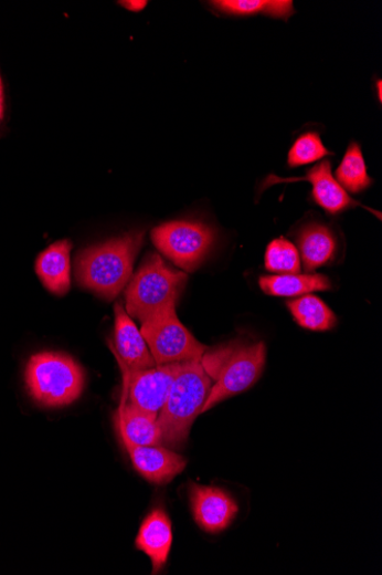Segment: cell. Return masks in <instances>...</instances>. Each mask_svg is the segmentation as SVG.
Segmentation results:
<instances>
[{"label": "cell", "instance_id": "d6986e66", "mask_svg": "<svg viewBox=\"0 0 382 575\" xmlns=\"http://www.w3.org/2000/svg\"><path fill=\"white\" fill-rule=\"evenodd\" d=\"M211 4L220 12L230 15L264 14L286 20L295 13L290 0H219Z\"/></svg>", "mask_w": 382, "mask_h": 575}, {"label": "cell", "instance_id": "2e32d148", "mask_svg": "<svg viewBox=\"0 0 382 575\" xmlns=\"http://www.w3.org/2000/svg\"><path fill=\"white\" fill-rule=\"evenodd\" d=\"M298 245L307 272L331 262L337 251V241L332 231L322 224L305 227L298 236Z\"/></svg>", "mask_w": 382, "mask_h": 575}, {"label": "cell", "instance_id": "ba28073f", "mask_svg": "<svg viewBox=\"0 0 382 575\" xmlns=\"http://www.w3.org/2000/svg\"><path fill=\"white\" fill-rule=\"evenodd\" d=\"M181 365L156 366L129 373L123 369L124 395L121 400L145 411L158 415L170 395L171 387L181 372Z\"/></svg>", "mask_w": 382, "mask_h": 575}, {"label": "cell", "instance_id": "7a4b0ae2", "mask_svg": "<svg viewBox=\"0 0 382 575\" xmlns=\"http://www.w3.org/2000/svg\"><path fill=\"white\" fill-rule=\"evenodd\" d=\"M201 365L213 381L203 414L258 381L266 365V346L237 339L206 351Z\"/></svg>", "mask_w": 382, "mask_h": 575}, {"label": "cell", "instance_id": "5b68a950", "mask_svg": "<svg viewBox=\"0 0 382 575\" xmlns=\"http://www.w3.org/2000/svg\"><path fill=\"white\" fill-rule=\"evenodd\" d=\"M25 384L31 398L42 407L72 405L82 396L84 370L71 356L43 352L31 356L25 369Z\"/></svg>", "mask_w": 382, "mask_h": 575}, {"label": "cell", "instance_id": "4fadbf2b", "mask_svg": "<svg viewBox=\"0 0 382 575\" xmlns=\"http://www.w3.org/2000/svg\"><path fill=\"white\" fill-rule=\"evenodd\" d=\"M273 179V184H278V181H297L305 180L311 185L312 191L311 196L314 201L322 207L328 215L336 216L341 213V211L359 205L352 198L349 197L348 192H346L341 186L338 184L337 179L332 175L331 164L328 160H325L311 169H309L305 177L299 179H279L275 177Z\"/></svg>", "mask_w": 382, "mask_h": 575}, {"label": "cell", "instance_id": "8fae6325", "mask_svg": "<svg viewBox=\"0 0 382 575\" xmlns=\"http://www.w3.org/2000/svg\"><path fill=\"white\" fill-rule=\"evenodd\" d=\"M121 442L129 452L135 469L156 485H166L187 467L185 459L168 448Z\"/></svg>", "mask_w": 382, "mask_h": 575}, {"label": "cell", "instance_id": "8992f818", "mask_svg": "<svg viewBox=\"0 0 382 575\" xmlns=\"http://www.w3.org/2000/svg\"><path fill=\"white\" fill-rule=\"evenodd\" d=\"M141 333L157 366L198 362L209 349L179 321L176 310L142 323Z\"/></svg>", "mask_w": 382, "mask_h": 575}, {"label": "cell", "instance_id": "3957f363", "mask_svg": "<svg viewBox=\"0 0 382 575\" xmlns=\"http://www.w3.org/2000/svg\"><path fill=\"white\" fill-rule=\"evenodd\" d=\"M211 387L212 380L203 369L201 360L184 363L166 405L157 417L162 432V443L180 448L187 442L191 427L202 414Z\"/></svg>", "mask_w": 382, "mask_h": 575}, {"label": "cell", "instance_id": "9a60e30c", "mask_svg": "<svg viewBox=\"0 0 382 575\" xmlns=\"http://www.w3.org/2000/svg\"><path fill=\"white\" fill-rule=\"evenodd\" d=\"M158 415L145 411L121 400L115 417L116 429L121 441L137 446L162 445V432L159 429Z\"/></svg>", "mask_w": 382, "mask_h": 575}, {"label": "cell", "instance_id": "e0dca14e", "mask_svg": "<svg viewBox=\"0 0 382 575\" xmlns=\"http://www.w3.org/2000/svg\"><path fill=\"white\" fill-rule=\"evenodd\" d=\"M259 285L266 294L280 297H297L312 292L329 291L332 288L327 276L318 274L264 276Z\"/></svg>", "mask_w": 382, "mask_h": 575}, {"label": "cell", "instance_id": "7402d4cb", "mask_svg": "<svg viewBox=\"0 0 382 575\" xmlns=\"http://www.w3.org/2000/svg\"><path fill=\"white\" fill-rule=\"evenodd\" d=\"M330 155L331 153L325 146L320 135L317 133H306L293 145L288 157V165L290 168H297L320 161Z\"/></svg>", "mask_w": 382, "mask_h": 575}, {"label": "cell", "instance_id": "603a6c76", "mask_svg": "<svg viewBox=\"0 0 382 575\" xmlns=\"http://www.w3.org/2000/svg\"><path fill=\"white\" fill-rule=\"evenodd\" d=\"M121 7L132 12H140L147 7V2H138V0H129V2H119Z\"/></svg>", "mask_w": 382, "mask_h": 575}, {"label": "cell", "instance_id": "cb8c5ba5", "mask_svg": "<svg viewBox=\"0 0 382 575\" xmlns=\"http://www.w3.org/2000/svg\"><path fill=\"white\" fill-rule=\"evenodd\" d=\"M4 117V87L2 77H0V123H2Z\"/></svg>", "mask_w": 382, "mask_h": 575}, {"label": "cell", "instance_id": "277c9868", "mask_svg": "<svg viewBox=\"0 0 382 575\" xmlns=\"http://www.w3.org/2000/svg\"><path fill=\"white\" fill-rule=\"evenodd\" d=\"M187 275L158 254H150L125 292L126 313L142 323L176 310Z\"/></svg>", "mask_w": 382, "mask_h": 575}, {"label": "cell", "instance_id": "d4e9b609", "mask_svg": "<svg viewBox=\"0 0 382 575\" xmlns=\"http://www.w3.org/2000/svg\"><path fill=\"white\" fill-rule=\"evenodd\" d=\"M379 100L381 101V81H378Z\"/></svg>", "mask_w": 382, "mask_h": 575}, {"label": "cell", "instance_id": "30bf717a", "mask_svg": "<svg viewBox=\"0 0 382 575\" xmlns=\"http://www.w3.org/2000/svg\"><path fill=\"white\" fill-rule=\"evenodd\" d=\"M114 351L120 367L129 373L157 366L141 330L138 328L132 317L126 313L121 304L115 306Z\"/></svg>", "mask_w": 382, "mask_h": 575}, {"label": "cell", "instance_id": "6da1fadb", "mask_svg": "<svg viewBox=\"0 0 382 575\" xmlns=\"http://www.w3.org/2000/svg\"><path fill=\"white\" fill-rule=\"evenodd\" d=\"M144 239L145 233L136 231L82 251L76 259L78 284L104 299H115L132 279Z\"/></svg>", "mask_w": 382, "mask_h": 575}, {"label": "cell", "instance_id": "9c48e42d", "mask_svg": "<svg viewBox=\"0 0 382 575\" xmlns=\"http://www.w3.org/2000/svg\"><path fill=\"white\" fill-rule=\"evenodd\" d=\"M189 500L197 524L211 534L227 530L238 513L236 501L221 489L191 483Z\"/></svg>", "mask_w": 382, "mask_h": 575}, {"label": "cell", "instance_id": "ffe728a7", "mask_svg": "<svg viewBox=\"0 0 382 575\" xmlns=\"http://www.w3.org/2000/svg\"><path fill=\"white\" fill-rule=\"evenodd\" d=\"M335 178L341 188L350 194H360L371 186L372 179L358 143H352L347 148Z\"/></svg>", "mask_w": 382, "mask_h": 575}, {"label": "cell", "instance_id": "52a82bcc", "mask_svg": "<svg viewBox=\"0 0 382 575\" xmlns=\"http://www.w3.org/2000/svg\"><path fill=\"white\" fill-rule=\"evenodd\" d=\"M151 240L179 268L194 271L209 254L214 232L203 223L173 221L155 228Z\"/></svg>", "mask_w": 382, "mask_h": 575}, {"label": "cell", "instance_id": "44dd1931", "mask_svg": "<svg viewBox=\"0 0 382 575\" xmlns=\"http://www.w3.org/2000/svg\"><path fill=\"white\" fill-rule=\"evenodd\" d=\"M265 266L278 275L299 274L301 270L299 251L291 241L284 238L275 239L267 248Z\"/></svg>", "mask_w": 382, "mask_h": 575}, {"label": "cell", "instance_id": "7c38bea8", "mask_svg": "<svg viewBox=\"0 0 382 575\" xmlns=\"http://www.w3.org/2000/svg\"><path fill=\"white\" fill-rule=\"evenodd\" d=\"M172 523L163 509H153L139 530L136 546L151 561L152 573L162 571L172 548Z\"/></svg>", "mask_w": 382, "mask_h": 575}, {"label": "cell", "instance_id": "ac0fdd59", "mask_svg": "<svg viewBox=\"0 0 382 575\" xmlns=\"http://www.w3.org/2000/svg\"><path fill=\"white\" fill-rule=\"evenodd\" d=\"M288 309L296 323L309 331H330L337 324V317L326 302L311 294L289 301Z\"/></svg>", "mask_w": 382, "mask_h": 575}, {"label": "cell", "instance_id": "5bb4252c", "mask_svg": "<svg viewBox=\"0 0 382 575\" xmlns=\"http://www.w3.org/2000/svg\"><path fill=\"white\" fill-rule=\"evenodd\" d=\"M71 240H60L42 252L36 261V274L53 294L62 296L71 290Z\"/></svg>", "mask_w": 382, "mask_h": 575}]
</instances>
